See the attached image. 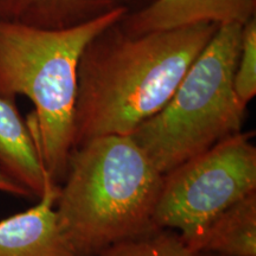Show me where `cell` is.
I'll return each mask as SVG.
<instances>
[{
    "mask_svg": "<svg viewBox=\"0 0 256 256\" xmlns=\"http://www.w3.org/2000/svg\"><path fill=\"white\" fill-rule=\"evenodd\" d=\"M234 90L244 107L256 95V17L243 25L241 50L234 75Z\"/></svg>",
    "mask_w": 256,
    "mask_h": 256,
    "instance_id": "12",
    "label": "cell"
},
{
    "mask_svg": "<svg viewBox=\"0 0 256 256\" xmlns=\"http://www.w3.org/2000/svg\"><path fill=\"white\" fill-rule=\"evenodd\" d=\"M252 138L240 132L164 174L153 226L174 230L196 252L220 214L256 192Z\"/></svg>",
    "mask_w": 256,
    "mask_h": 256,
    "instance_id": "5",
    "label": "cell"
},
{
    "mask_svg": "<svg viewBox=\"0 0 256 256\" xmlns=\"http://www.w3.org/2000/svg\"><path fill=\"white\" fill-rule=\"evenodd\" d=\"M256 17V0H152L121 20L127 32L142 34L210 23L244 25Z\"/></svg>",
    "mask_w": 256,
    "mask_h": 256,
    "instance_id": "6",
    "label": "cell"
},
{
    "mask_svg": "<svg viewBox=\"0 0 256 256\" xmlns=\"http://www.w3.org/2000/svg\"><path fill=\"white\" fill-rule=\"evenodd\" d=\"M124 5V0H0V23L66 30Z\"/></svg>",
    "mask_w": 256,
    "mask_h": 256,
    "instance_id": "9",
    "label": "cell"
},
{
    "mask_svg": "<svg viewBox=\"0 0 256 256\" xmlns=\"http://www.w3.org/2000/svg\"><path fill=\"white\" fill-rule=\"evenodd\" d=\"M162 174L130 136L75 147L56 203L60 228L78 256H98L151 230Z\"/></svg>",
    "mask_w": 256,
    "mask_h": 256,
    "instance_id": "2",
    "label": "cell"
},
{
    "mask_svg": "<svg viewBox=\"0 0 256 256\" xmlns=\"http://www.w3.org/2000/svg\"><path fill=\"white\" fill-rule=\"evenodd\" d=\"M197 256H230V255L216 254V252H197Z\"/></svg>",
    "mask_w": 256,
    "mask_h": 256,
    "instance_id": "15",
    "label": "cell"
},
{
    "mask_svg": "<svg viewBox=\"0 0 256 256\" xmlns=\"http://www.w3.org/2000/svg\"><path fill=\"white\" fill-rule=\"evenodd\" d=\"M124 5L128 6V8H130V11H134V10H138L142 8V6L147 5L148 2H151L152 0H124Z\"/></svg>",
    "mask_w": 256,
    "mask_h": 256,
    "instance_id": "14",
    "label": "cell"
},
{
    "mask_svg": "<svg viewBox=\"0 0 256 256\" xmlns=\"http://www.w3.org/2000/svg\"><path fill=\"white\" fill-rule=\"evenodd\" d=\"M58 194L50 180L36 206L0 220V256H78L60 228Z\"/></svg>",
    "mask_w": 256,
    "mask_h": 256,
    "instance_id": "7",
    "label": "cell"
},
{
    "mask_svg": "<svg viewBox=\"0 0 256 256\" xmlns=\"http://www.w3.org/2000/svg\"><path fill=\"white\" fill-rule=\"evenodd\" d=\"M256 256V192L217 217L204 232L196 252Z\"/></svg>",
    "mask_w": 256,
    "mask_h": 256,
    "instance_id": "10",
    "label": "cell"
},
{
    "mask_svg": "<svg viewBox=\"0 0 256 256\" xmlns=\"http://www.w3.org/2000/svg\"><path fill=\"white\" fill-rule=\"evenodd\" d=\"M130 11L122 5L66 30L0 23V92L14 98L26 96L34 104L28 124L54 183H63L74 150L78 69L83 50Z\"/></svg>",
    "mask_w": 256,
    "mask_h": 256,
    "instance_id": "3",
    "label": "cell"
},
{
    "mask_svg": "<svg viewBox=\"0 0 256 256\" xmlns=\"http://www.w3.org/2000/svg\"><path fill=\"white\" fill-rule=\"evenodd\" d=\"M98 256H197L177 232L153 229L112 246Z\"/></svg>",
    "mask_w": 256,
    "mask_h": 256,
    "instance_id": "11",
    "label": "cell"
},
{
    "mask_svg": "<svg viewBox=\"0 0 256 256\" xmlns=\"http://www.w3.org/2000/svg\"><path fill=\"white\" fill-rule=\"evenodd\" d=\"M242 25H220L166 106L130 136L162 174L242 132L246 110L234 90Z\"/></svg>",
    "mask_w": 256,
    "mask_h": 256,
    "instance_id": "4",
    "label": "cell"
},
{
    "mask_svg": "<svg viewBox=\"0 0 256 256\" xmlns=\"http://www.w3.org/2000/svg\"><path fill=\"white\" fill-rule=\"evenodd\" d=\"M0 192H4V194H12V196L18 197H34L30 191L26 190L23 185H20L16 180H14L11 177H8L2 168H0Z\"/></svg>",
    "mask_w": 256,
    "mask_h": 256,
    "instance_id": "13",
    "label": "cell"
},
{
    "mask_svg": "<svg viewBox=\"0 0 256 256\" xmlns=\"http://www.w3.org/2000/svg\"><path fill=\"white\" fill-rule=\"evenodd\" d=\"M121 20L80 58L74 148L95 138L132 136L158 114L218 28L202 23L133 34Z\"/></svg>",
    "mask_w": 256,
    "mask_h": 256,
    "instance_id": "1",
    "label": "cell"
},
{
    "mask_svg": "<svg viewBox=\"0 0 256 256\" xmlns=\"http://www.w3.org/2000/svg\"><path fill=\"white\" fill-rule=\"evenodd\" d=\"M0 168L8 177L40 198L48 174L40 150L26 121L22 118L14 98L0 92Z\"/></svg>",
    "mask_w": 256,
    "mask_h": 256,
    "instance_id": "8",
    "label": "cell"
}]
</instances>
